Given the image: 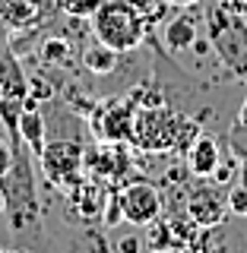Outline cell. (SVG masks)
I'll use <instances>...</instances> for the list:
<instances>
[{
  "label": "cell",
  "mask_w": 247,
  "mask_h": 253,
  "mask_svg": "<svg viewBox=\"0 0 247 253\" xmlns=\"http://www.w3.org/2000/svg\"><path fill=\"white\" fill-rule=\"evenodd\" d=\"M149 26L143 22V16L137 13V6L130 0H105L99 6V13L92 16V35L95 42L114 47L117 54L137 51L146 42Z\"/></svg>",
  "instance_id": "2"
},
{
  "label": "cell",
  "mask_w": 247,
  "mask_h": 253,
  "mask_svg": "<svg viewBox=\"0 0 247 253\" xmlns=\"http://www.w3.org/2000/svg\"><path fill=\"white\" fill-rule=\"evenodd\" d=\"M206 22H209V42L222 57V63L238 79H247V26H244V19L219 10L212 3L206 10Z\"/></svg>",
  "instance_id": "3"
},
{
  "label": "cell",
  "mask_w": 247,
  "mask_h": 253,
  "mask_svg": "<svg viewBox=\"0 0 247 253\" xmlns=\"http://www.w3.org/2000/svg\"><path fill=\"white\" fill-rule=\"evenodd\" d=\"M42 57L48 60V63H54V67H63V63H70L73 60V51H70V44L63 42V38H48L45 42V47H42Z\"/></svg>",
  "instance_id": "20"
},
{
  "label": "cell",
  "mask_w": 247,
  "mask_h": 253,
  "mask_svg": "<svg viewBox=\"0 0 247 253\" xmlns=\"http://www.w3.org/2000/svg\"><path fill=\"white\" fill-rule=\"evenodd\" d=\"M181 121L184 117H178L165 105H137L130 142H137L140 149H149V152H174Z\"/></svg>",
  "instance_id": "4"
},
{
  "label": "cell",
  "mask_w": 247,
  "mask_h": 253,
  "mask_svg": "<svg viewBox=\"0 0 247 253\" xmlns=\"http://www.w3.org/2000/svg\"><path fill=\"white\" fill-rule=\"evenodd\" d=\"M133 98H105L89 111V130L99 142H130Z\"/></svg>",
  "instance_id": "8"
},
{
  "label": "cell",
  "mask_w": 247,
  "mask_h": 253,
  "mask_svg": "<svg viewBox=\"0 0 247 253\" xmlns=\"http://www.w3.org/2000/svg\"><path fill=\"white\" fill-rule=\"evenodd\" d=\"M187 215L197 221L200 228H209V231H216V228L225 221L228 215V203H225V196L216 190V184L212 187H200V190H194V193L187 196Z\"/></svg>",
  "instance_id": "10"
},
{
  "label": "cell",
  "mask_w": 247,
  "mask_h": 253,
  "mask_svg": "<svg viewBox=\"0 0 247 253\" xmlns=\"http://www.w3.org/2000/svg\"><path fill=\"white\" fill-rule=\"evenodd\" d=\"M130 3L137 6V13L143 16L146 26H165V19H168L171 10H174L168 0H130Z\"/></svg>",
  "instance_id": "17"
},
{
  "label": "cell",
  "mask_w": 247,
  "mask_h": 253,
  "mask_svg": "<svg viewBox=\"0 0 247 253\" xmlns=\"http://www.w3.org/2000/svg\"><path fill=\"white\" fill-rule=\"evenodd\" d=\"M130 168V155L124 152V142H101L99 149L86 152V162H83V174L99 184H105L108 190H117L121 187V177Z\"/></svg>",
  "instance_id": "9"
},
{
  "label": "cell",
  "mask_w": 247,
  "mask_h": 253,
  "mask_svg": "<svg viewBox=\"0 0 247 253\" xmlns=\"http://www.w3.org/2000/svg\"><path fill=\"white\" fill-rule=\"evenodd\" d=\"M165 225H168V234H171V247H174V253H181L187 247L190 241H197L203 231H209V228H200L194 218L187 215V209L181 212V215H168L165 218Z\"/></svg>",
  "instance_id": "15"
},
{
  "label": "cell",
  "mask_w": 247,
  "mask_h": 253,
  "mask_svg": "<svg viewBox=\"0 0 247 253\" xmlns=\"http://www.w3.org/2000/svg\"><path fill=\"white\" fill-rule=\"evenodd\" d=\"M13 165V142H6V139H0V177L6 174V168Z\"/></svg>",
  "instance_id": "25"
},
{
  "label": "cell",
  "mask_w": 247,
  "mask_h": 253,
  "mask_svg": "<svg viewBox=\"0 0 247 253\" xmlns=\"http://www.w3.org/2000/svg\"><path fill=\"white\" fill-rule=\"evenodd\" d=\"M225 203H228V212L238 218H247V187L244 184H235L228 187V196H225Z\"/></svg>",
  "instance_id": "22"
},
{
  "label": "cell",
  "mask_w": 247,
  "mask_h": 253,
  "mask_svg": "<svg viewBox=\"0 0 247 253\" xmlns=\"http://www.w3.org/2000/svg\"><path fill=\"white\" fill-rule=\"evenodd\" d=\"M29 101V79L22 73L19 60L6 47H0V121L10 130V139L16 136V124Z\"/></svg>",
  "instance_id": "6"
},
{
  "label": "cell",
  "mask_w": 247,
  "mask_h": 253,
  "mask_svg": "<svg viewBox=\"0 0 247 253\" xmlns=\"http://www.w3.org/2000/svg\"><path fill=\"white\" fill-rule=\"evenodd\" d=\"M184 158H187V171L194 174V177L209 180V174L216 171V165L222 162V146H219L216 136L200 133V136L194 139V146L184 152Z\"/></svg>",
  "instance_id": "13"
},
{
  "label": "cell",
  "mask_w": 247,
  "mask_h": 253,
  "mask_svg": "<svg viewBox=\"0 0 247 253\" xmlns=\"http://www.w3.org/2000/svg\"><path fill=\"white\" fill-rule=\"evenodd\" d=\"M171 6H178V10H184V6H197L200 0H168Z\"/></svg>",
  "instance_id": "27"
},
{
  "label": "cell",
  "mask_w": 247,
  "mask_h": 253,
  "mask_svg": "<svg viewBox=\"0 0 247 253\" xmlns=\"http://www.w3.org/2000/svg\"><path fill=\"white\" fill-rule=\"evenodd\" d=\"M35 16H38L35 0H3L0 3V22L6 29H26L35 22Z\"/></svg>",
  "instance_id": "16"
},
{
  "label": "cell",
  "mask_w": 247,
  "mask_h": 253,
  "mask_svg": "<svg viewBox=\"0 0 247 253\" xmlns=\"http://www.w3.org/2000/svg\"><path fill=\"white\" fill-rule=\"evenodd\" d=\"M79 63H83V70H89L92 76H111L117 70V63H121V54H117L114 47L95 42L89 47H83V57H79Z\"/></svg>",
  "instance_id": "14"
},
{
  "label": "cell",
  "mask_w": 247,
  "mask_h": 253,
  "mask_svg": "<svg viewBox=\"0 0 247 253\" xmlns=\"http://www.w3.org/2000/svg\"><path fill=\"white\" fill-rule=\"evenodd\" d=\"M140 237H133V234H127V237H121V241L114 244V253H140Z\"/></svg>",
  "instance_id": "24"
},
{
  "label": "cell",
  "mask_w": 247,
  "mask_h": 253,
  "mask_svg": "<svg viewBox=\"0 0 247 253\" xmlns=\"http://www.w3.org/2000/svg\"><path fill=\"white\" fill-rule=\"evenodd\" d=\"M3 209H6V200H3V190H0V215H3Z\"/></svg>",
  "instance_id": "29"
},
{
  "label": "cell",
  "mask_w": 247,
  "mask_h": 253,
  "mask_svg": "<svg viewBox=\"0 0 247 253\" xmlns=\"http://www.w3.org/2000/svg\"><path fill=\"white\" fill-rule=\"evenodd\" d=\"M83 162H86V149H83V142L73 139V136L48 139L45 152L38 155V165H42L45 177L51 180L57 190H63V193L86 177V174H83Z\"/></svg>",
  "instance_id": "5"
},
{
  "label": "cell",
  "mask_w": 247,
  "mask_h": 253,
  "mask_svg": "<svg viewBox=\"0 0 247 253\" xmlns=\"http://www.w3.org/2000/svg\"><path fill=\"white\" fill-rule=\"evenodd\" d=\"M101 3H105V0H60L63 13L76 16V19H92V16L99 13Z\"/></svg>",
  "instance_id": "21"
},
{
  "label": "cell",
  "mask_w": 247,
  "mask_h": 253,
  "mask_svg": "<svg viewBox=\"0 0 247 253\" xmlns=\"http://www.w3.org/2000/svg\"><path fill=\"white\" fill-rule=\"evenodd\" d=\"M238 124H241L244 130H247V101H244V108H241V117H238Z\"/></svg>",
  "instance_id": "28"
},
{
  "label": "cell",
  "mask_w": 247,
  "mask_h": 253,
  "mask_svg": "<svg viewBox=\"0 0 247 253\" xmlns=\"http://www.w3.org/2000/svg\"><path fill=\"white\" fill-rule=\"evenodd\" d=\"M219 10L232 13V16H241V19H247V0H216Z\"/></svg>",
  "instance_id": "23"
},
{
  "label": "cell",
  "mask_w": 247,
  "mask_h": 253,
  "mask_svg": "<svg viewBox=\"0 0 247 253\" xmlns=\"http://www.w3.org/2000/svg\"><path fill=\"white\" fill-rule=\"evenodd\" d=\"M238 184H244V187H247V155L241 158V171H238Z\"/></svg>",
  "instance_id": "26"
},
{
  "label": "cell",
  "mask_w": 247,
  "mask_h": 253,
  "mask_svg": "<svg viewBox=\"0 0 247 253\" xmlns=\"http://www.w3.org/2000/svg\"><path fill=\"white\" fill-rule=\"evenodd\" d=\"M238 171H241V162L232 155H222V162L216 165V171L209 174V184H216V187H232L235 180H238Z\"/></svg>",
  "instance_id": "19"
},
{
  "label": "cell",
  "mask_w": 247,
  "mask_h": 253,
  "mask_svg": "<svg viewBox=\"0 0 247 253\" xmlns=\"http://www.w3.org/2000/svg\"><path fill=\"white\" fill-rule=\"evenodd\" d=\"M10 142H13V165L0 177V190H3V200H6L3 215L10 218L13 231H26V228H38V218H42L35 155L19 139H10Z\"/></svg>",
  "instance_id": "1"
},
{
  "label": "cell",
  "mask_w": 247,
  "mask_h": 253,
  "mask_svg": "<svg viewBox=\"0 0 247 253\" xmlns=\"http://www.w3.org/2000/svg\"><path fill=\"white\" fill-rule=\"evenodd\" d=\"M149 231H146V244L152 247V253H174L171 247V234H168V225H165V218L158 215L152 225H146Z\"/></svg>",
  "instance_id": "18"
},
{
  "label": "cell",
  "mask_w": 247,
  "mask_h": 253,
  "mask_svg": "<svg viewBox=\"0 0 247 253\" xmlns=\"http://www.w3.org/2000/svg\"><path fill=\"white\" fill-rule=\"evenodd\" d=\"M162 38H165V47L171 54H184L197 44L200 38V26H197V13H190V6H184V13L178 16H168L165 19V29H162Z\"/></svg>",
  "instance_id": "12"
},
{
  "label": "cell",
  "mask_w": 247,
  "mask_h": 253,
  "mask_svg": "<svg viewBox=\"0 0 247 253\" xmlns=\"http://www.w3.org/2000/svg\"><path fill=\"white\" fill-rule=\"evenodd\" d=\"M13 139H19L35 158L45 152L48 124H45V114L38 111V101H35V98L26 101V108H22V114H19V124H16V136H13Z\"/></svg>",
  "instance_id": "11"
},
{
  "label": "cell",
  "mask_w": 247,
  "mask_h": 253,
  "mask_svg": "<svg viewBox=\"0 0 247 253\" xmlns=\"http://www.w3.org/2000/svg\"><path fill=\"white\" fill-rule=\"evenodd\" d=\"M114 200L121 206V215L127 225L146 228L162 215L165 196L152 180H130V184H121L114 190Z\"/></svg>",
  "instance_id": "7"
}]
</instances>
